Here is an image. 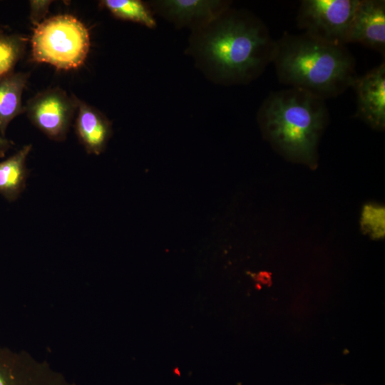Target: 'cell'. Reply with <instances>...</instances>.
Masks as SVG:
<instances>
[{"mask_svg":"<svg viewBox=\"0 0 385 385\" xmlns=\"http://www.w3.org/2000/svg\"><path fill=\"white\" fill-rule=\"evenodd\" d=\"M75 131L88 154L98 155L104 151L112 135L111 123L101 111L78 98Z\"/></svg>","mask_w":385,"mask_h":385,"instance_id":"cell-10","label":"cell"},{"mask_svg":"<svg viewBox=\"0 0 385 385\" xmlns=\"http://www.w3.org/2000/svg\"><path fill=\"white\" fill-rule=\"evenodd\" d=\"M29 76L13 71L0 77V135L4 137L12 120L24 111L22 96Z\"/></svg>","mask_w":385,"mask_h":385,"instance_id":"cell-12","label":"cell"},{"mask_svg":"<svg viewBox=\"0 0 385 385\" xmlns=\"http://www.w3.org/2000/svg\"><path fill=\"white\" fill-rule=\"evenodd\" d=\"M357 43L385 54V1L359 0L349 26L347 43Z\"/></svg>","mask_w":385,"mask_h":385,"instance_id":"cell-8","label":"cell"},{"mask_svg":"<svg viewBox=\"0 0 385 385\" xmlns=\"http://www.w3.org/2000/svg\"><path fill=\"white\" fill-rule=\"evenodd\" d=\"M101 5L115 17L153 29L156 21L147 5L139 0H103Z\"/></svg>","mask_w":385,"mask_h":385,"instance_id":"cell-14","label":"cell"},{"mask_svg":"<svg viewBox=\"0 0 385 385\" xmlns=\"http://www.w3.org/2000/svg\"><path fill=\"white\" fill-rule=\"evenodd\" d=\"M31 46L34 61L48 63L60 70L76 69L87 58L89 31L75 16L58 14L35 26Z\"/></svg>","mask_w":385,"mask_h":385,"instance_id":"cell-4","label":"cell"},{"mask_svg":"<svg viewBox=\"0 0 385 385\" xmlns=\"http://www.w3.org/2000/svg\"><path fill=\"white\" fill-rule=\"evenodd\" d=\"M361 225L371 237L379 238L384 234V210L382 207L367 205L362 212Z\"/></svg>","mask_w":385,"mask_h":385,"instance_id":"cell-16","label":"cell"},{"mask_svg":"<svg viewBox=\"0 0 385 385\" xmlns=\"http://www.w3.org/2000/svg\"><path fill=\"white\" fill-rule=\"evenodd\" d=\"M212 24L201 51L223 83L250 82L272 63L275 40L259 19L228 10Z\"/></svg>","mask_w":385,"mask_h":385,"instance_id":"cell-3","label":"cell"},{"mask_svg":"<svg viewBox=\"0 0 385 385\" xmlns=\"http://www.w3.org/2000/svg\"><path fill=\"white\" fill-rule=\"evenodd\" d=\"M0 385H67L58 377L31 367L14 354L0 349Z\"/></svg>","mask_w":385,"mask_h":385,"instance_id":"cell-11","label":"cell"},{"mask_svg":"<svg viewBox=\"0 0 385 385\" xmlns=\"http://www.w3.org/2000/svg\"><path fill=\"white\" fill-rule=\"evenodd\" d=\"M265 138L286 158L317 165V146L329 122L324 99L295 88L271 92L257 113Z\"/></svg>","mask_w":385,"mask_h":385,"instance_id":"cell-2","label":"cell"},{"mask_svg":"<svg viewBox=\"0 0 385 385\" xmlns=\"http://www.w3.org/2000/svg\"><path fill=\"white\" fill-rule=\"evenodd\" d=\"M351 88L356 97L354 116L371 128H385V63L383 61L366 73L357 76Z\"/></svg>","mask_w":385,"mask_h":385,"instance_id":"cell-7","label":"cell"},{"mask_svg":"<svg viewBox=\"0 0 385 385\" xmlns=\"http://www.w3.org/2000/svg\"><path fill=\"white\" fill-rule=\"evenodd\" d=\"M272 63L279 81L324 101L344 93L358 76L345 46H334L304 34L284 33L275 40Z\"/></svg>","mask_w":385,"mask_h":385,"instance_id":"cell-1","label":"cell"},{"mask_svg":"<svg viewBox=\"0 0 385 385\" xmlns=\"http://www.w3.org/2000/svg\"><path fill=\"white\" fill-rule=\"evenodd\" d=\"M4 31L3 27L1 26H0V31Z\"/></svg>","mask_w":385,"mask_h":385,"instance_id":"cell-19","label":"cell"},{"mask_svg":"<svg viewBox=\"0 0 385 385\" xmlns=\"http://www.w3.org/2000/svg\"><path fill=\"white\" fill-rule=\"evenodd\" d=\"M31 148L32 145H26L0 162V194L9 202L16 200L26 188V160Z\"/></svg>","mask_w":385,"mask_h":385,"instance_id":"cell-13","label":"cell"},{"mask_svg":"<svg viewBox=\"0 0 385 385\" xmlns=\"http://www.w3.org/2000/svg\"><path fill=\"white\" fill-rule=\"evenodd\" d=\"M26 41L21 35L0 31V77L14 71L24 55Z\"/></svg>","mask_w":385,"mask_h":385,"instance_id":"cell-15","label":"cell"},{"mask_svg":"<svg viewBox=\"0 0 385 385\" xmlns=\"http://www.w3.org/2000/svg\"><path fill=\"white\" fill-rule=\"evenodd\" d=\"M76 98L61 88H49L29 99L24 111L31 123L48 138L63 141L76 113Z\"/></svg>","mask_w":385,"mask_h":385,"instance_id":"cell-6","label":"cell"},{"mask_svg":"<svg viewBox=\"0 0 385 385\" xmlns=\"http://www.w3.org/2000/svg\"><path fill=\"white\" fill-rule=\"evenodd\" d=\"M52 1H30V20L36 26L46 19Z\"/></svg>","mask_w":385,"mask_h":385,"instance_id":"cell-17","label":"cell"},{"mask_svg":"<svg viewBox=\"0 0 385 385\" xmlns=\"http://www.w3.org/2000/svg\"><path fill=\"white\" fill-rule=\"evenodd\" d=\"M359 0H302L297 24L303 34L324 43L345 46Z\"/></svg>","mask_w":385,"mask_h":385,"instance_id":"cell-5","label":"cell"},{"mask_svg":"<svg viewBox=\"0 0 385 385\" xmlns=\"http://www.w3.org/2000/svg\"><path fill=\"white\" fill-rule=\"evenodd\" d=\"M14 143L10 140L0 135V157H4L8 150H9Z\"/></svg>","mask_w":385,"mask_h":385,"instance_id":"cell-18","label":"cell"},{"mask_svg":"<svg viewBox=\"0 0 385 385\" xmlns=\"http://www.w3.org/2000/svg\"><path fill=\"white\" fill-rule=\"evenodd\" d=\"M230 3L210 0H164L155 3L165 18L178 25L212 23L229 10Z\"/></svg>","mask_w":385,"mask_h":385,"instance_id":"cell-9","label":"cell"}]
</instances>
